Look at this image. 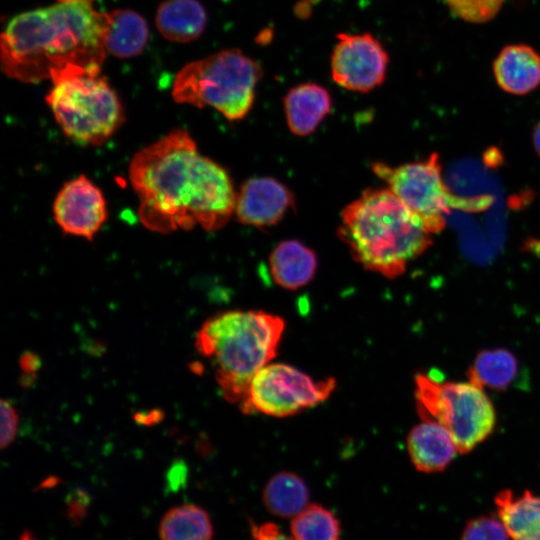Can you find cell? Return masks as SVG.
I'll list each match as a JSON object with an SVG mask.
<instances>
[{
  "instance_id": "cell-27",
  "label": "cell",
  "mask_w": 540,
  "mask_h": 540,
  "mask_svg": "<svg viewBox=\"0 0 540 540\" xmlns=\"http://www.w3.org/2000/svg\"><path fill=\"white\" fill-rule=\"evenodd\" d=\"M90 504L89 496L82 489H75L67 499V515L69 519L77 524L87 515Z\"/></svg>"
},
{
  "instance_id": "cell-12",
  "label": "cell",
  "mask_w": 540,
  "mask_h": 540,
  "mask_svg": "<svg viewBox=\"0 0 540 540\" xmlns=\"http://www.w3.org/2000/svg\"><path fill=\"white\" fill-rule=\"evenodd\" d=\"M292 192L271 177L245 181L236 193L234 215L245 225L258 228L277 224L294 207Z\"/></svg>"
},
{
  "instance_id": "cell-4",
  "label": "cell",
  "mask_w": 540,
  "mask_h": 540,
  "mask_svg": "<svg viewBox=\"0 0 540 540\" xmlns=\"http://www.w3.org/2000/svg\"><path fill=\"white\" fill-rule=\"evenodd\" d=\"M284 329L280 316L260 310L226 311L203 323L195 346L211 361L225 400L242 403L253 377L277 355Z\"/></svg>"
},
{
  "instance_id": "cell-9",
  "label": "cell",
  "mask_w": 540,
  "mask_h": 540,
  "mask_svg": "<svg viewBox=\"0 0 540 540\" xmlns=\"http://www.w3.org/2000/svg\"><path fill=\"white\" fill-rule=\"evenodd\" d=\"M335 387L332 377L314 380L291 365L269 363L253 377L239 407L249 415L292 416L328 399Z\"/></svg>"
},
{
  "instance_id": "cell-24",
  "label": "cell",
  "mask_w": 540,
  "mask_h": 540,
  "mask_svg": "<svg viewBox=\"0 0 540 540\" xmlns=\"http://www.w3.org/2000/svg\"><path fill=\"white\" fill-rule=\"evenodd\" d=\"M450 12L472 24H484L497 16L505 0H445Z\"/></svg>"
},
{
  "instance_id": "cell-6",
  "label": "cell",
  "mask_w": 540,
  "mask_h": 540,
  "mask_svg": "<svg viewBox=\"0 0 540 540\" xmlns=\"http://www.w3.org/2000/svg\"><path fill=\"white\" fill-rule=\"evenodd\" d=\"M263 70L239 49H226L185 65L173 82L177 103L210 106L229 121L250 112Z\"/></svg>"
},
{
  "instance_id": "cell-7",
  "label": "cell",
  "mask_w": 540,
  "mask_h": 540,
  "mask_svg": "<svg viewBox=\"0 0 540 540\" xmlns=\"http://www.w3.org/2000/svg\"><path fill=\"white\" fill-rule=\"evenodd\" d=\"M417 412L435 421L453 437L459 453H467L493 431L496 413L484 389L471 381L443 382L432 374L415 377Z\"/></svg>"
},
{
  "instance_id": "cell-20",
  "label": "cell",
  "mask_w": 540,
  "mask_h": 540,
  "mask_svg": "<svg viewBox=\"0 0 540 540\" xmlns=\"http://www.w3.org/2000/svg\"><path fill=\"white\" fill-rule=\"evenodd\" d=\"M266 509L280 517H295L309 502V489L305 481L289 471L278 472L266 483L263 490Z\"/></svg>"
},
{
  "instance_id": "cell-31",
  "label": "cell",
  "mask_w": 540,
  "mask_h": 540,
  "mask_svg": "<svg viewBox=\"0 0 540 540\" xmlns=\"http://www.w3.org/2000/svg\"><path fill=\"white\" fill-rule=\"evenodd\" d=\"M523 249L528 253L540 258V239L528 238L523 244Z\"/></svg>"
},
{
  "instance_id": "cell-30",
  "label": "cell",
  "mask_w": 540,
  "mask_h": 540,
  "mask_svg": "<svg viewBox=\"0 0 540 540\" xmlns=\"http://www.w3.org/2000/svg\"><path fill=\"white\" fill-rule=\"evenodd\" d=\"M162 417H163V414L160 410H152L148 413L137 414L135 419L139 423L149 425V424L158 423Z\"/></svg>"
},
{
  "instance_id": "cell-29",
  "label": "cell",
  "mask_w": 540,
  "mask_h": 540,
  "mask_svg": "<svg viewBox=\"0 0 540 540\" xmlns=\"http://www.w3.org/2000/svg\"><path fill=\"white\" fill-rule=\"evenodd\" d=\"M20 367L25 374L32 377L40 368V359L32 352H25L20 358Z\"/></svg>"
},
{
  "instance_id": "cell-16",
  "label": "cell",
  "mask_w": 540,
  "mask_h": 540,
  "mask_svg": "<svg viewBox=\"0 0 540 540\" xmlns=\"http://www.w3.org/2000/svg\"><path fill=\"white\" fill-rule=\"evenodd\" d=\"M274 282L288 290L307 285L317 269V257L312 249L297 240L280 242L269 256Z\"/></svg>"
},
{
  "instance_id": "cell-10",
  "label": "cell",
  "mask_w": 540,
  "mask_h": 540,
  "mask_svg": "<svg viewBox=\"0 0 540 540\" xmlns=\"http://www.w3.org/2000/svg\"><path fill=\"white\" fill-rule=\"evenodd\" d=\"M331 54V76L339 86L367 93L380 86L387 74L389 55L371 33L337 34Z\"/></svg>"
},
{
  "instance_id": "cell-21",
  "label": "cell",
  "mask_w": 540,
  "mask_h": 540,
  "mask_svg": "<svg viewBox=\"0 0 540 540\" xmlns=\"http://www.w3.org/2000/svg\"><path fill=\"white\" fill-rule=\"evenodd\" d=\"M520 374V366L513 353L495 348L481 351L468 371L469 381L482 387L504 390L511 386Z\"/></svg>"
},
{
  "instance_id": "cell-33",
  "label": "cell",
  "mask_w": 540,
  "mask_h": 540,
  "mask_svg": "<svg viewBox=\"0 0 540 540\" xmlns=\"http://www.w3.org/2000/svg\"><path fill=\"white\" fill-rule=\"evenodd\" d=\"M18 540H39V539L33 536V534L30 531L26 530L20 535Z\"/></svg>"
},
{
  "instance_id": "cell-18",
  "label": "cell",
  "mask_w": 540,
  "mask_h": 540,
  "mask_svg": "<svg viewBox=\"0 0 540 540\" xmlns=\"http://www.w3.org/2000/svg\"><path fill=\"white\" fill-rule=\"evenodd\" d=\"M207 15L197 0H166L156 13L159 32L174 42H191L197 39L206 26Z\"/></svg>"
},
{
  "instance_id": "cell-15",
  "label": "cell",
  "mask_w": 540,
  "mask_h": 540,
  "mask_svg": "<svg viewBox=\"0 0 540 540\" xmlns=\"http://www.w3.org/2000/svg\"><path fill=\"white\" fill-rule=\"evenodd\" d=\"M284 113L290 131L297 136L313 133L332 107L329 91L312 82L292 87L283 99Z\"/></svg>"
},
{
  "instance_id": "cell-11",
  "label": "cell",
  "mask_w": 540,
  "mask_h": 540,
  "mask_svg": "<svg viewBox=\"0 0 540 540\" xmlns=\"http://www.w3.org/2000/svg\"><path fill=\"white\" fill-rule=\"evenodd\" d=\"M53 213L65 233L92 240L107 219L106 201L90 179L79 175L60 189Z\"/></svg>"
},
{
  "instance_id": "cell-2",
  "label": "cell",
  "mask_w": 540,
  "mask_h": 540,
  "mask_svg": "<svg viewBox=\"0 0 540 540\" xmlns=\"http://www.w3.org/2000/svg\"><path fill=\"white\" fill-rule=\"evenodd\" d=\"M92 2L57 0L13 17L1 36L4 73L38 83L67 66L101 67L106 13Z\"/></svg>"
},
{
  "instance_id": "cell-25",
  "label": "cell",
  "mask_w": 540,
  "mask_h": 540,
  "mask_svg": "<svg viewBox=\"0 0 540 540\" xmlns=\"http://www.w3.org/2000/svg\"><path fill=\"white\" fill-rule=\"evenodd\" d=\"M509 537L501 520L479 516L466 523L461 540H509Z\"/></svg>"
},
{
  "instance_id": "cell-22",
  "label": "cell",
  "mask_w": 540,
  "mask_h": 540,
  "mask_svg": "<svg viewBox=\"0 0 540 540\" xmlns=\"http://www.w3.org/2000/svg\"><path fill=\"white\" fill-rule=\"evenodd\" d=\"M161 540H211L213 527L207 512L194 504L168 510L159 526Z\"/></svg>"
},
{
  "instance_id": "cell-19",
  "label": "cell",
  "mask_w": 540,
  "mask_h": 540,
  "mask_svg": "<svg viewBox=\"0 0 540 540\" xmlns=\"http://www.w3.org/2000/svg\"><path fill=\"white\" fill-rule=\"evenodd\" d=\"M104 45L106 51L120 58L138 55L148 41V26L138 13L117 9L106 13Z\"/></svg>"
},
{
  "instance_id": "cell-17",
  "label": "cell",
  "mask_w": 540,
  "mask_h": 540,
  "mask_svg": "<svg viewBox=\"0 0 540 540\" xmlns=\"http://www.w3.org/2000/svg\"><path fill=\"white\" fill-rule=\"evenodd\" d=\"M498 517L513 540H540V496L503 490L495 497Z\"/></svg>"
},
{
  "instance_id": "cell-13",
  "label": "cell",
  "mask_w": 540,
  "mask_h": 540,
  "mask_svg": "<svg viewBox=\"0 0 540 540\" xmlns=\"http://www.w3.org/2000/svg\"><path fill=\"white\" fill-rule=\"evenodd\" d=\"M497 85L512 95H526L540 85V53L525 43L503 47L493 61Z\"/></svg>"
},
{
  "instance_id": "cell-14",
  "label": "cell",
  "mask_w": 540,
  "mask_h": 540,
  "mask_svg": "<svg viewBox=\"0 0 540 540\" xmlns=\"http://www.w3.org/2000/svg\"><path fill=\"white\" fill-rule=\"evenodd\" d=\"M407 451L415 468L425 473L444 470L459 453L448 430L430 420H422L411 429Z\"/></svg>"
},
{
  "instance_id": "cell-3",
  "label": "cell",
  "mask_w": 540,
  "mask_h": 540,
  "mask_svg": "<svg viewBox=\"0 0 540 540\" xmlns=\"http://www.w3.org/2000/svg\"><path fill=\"white\" fill-rule=\"evenodd\" d=\"M337 235L364 269L389 279L432 244L421 220L387 187L369 188L349 203Z\"/></svg>"
},
{
  "instance_id": "cell-28",
  "label": "cell",
  "mask_w": 540,
  "mask_h": 540,
  "mask_svg": "<svg viewBox=\"0 0 540 540\" xmlns=\"http://www.w3.org/2000/svg\"><path fill=\"white\" fill-rule=\"evenodd\" d=\"M186 468L183 464L174 465L168 472V488L176 491L183 486L186 481Z\"/></svg>"
},
{
  "instance_id": "cell-1",
  "label": "cell",
  "mask_w": 540,
  "mask_h": 540,
  "mask_svg": "<svg viewBox=\"0 0 540 540\" xmlns=\"http://www.w3.org/2000/svg\"><path fill=\"white\" fill-rule=\"evenodd\" d=\"M130 183L138 216L149 230L170 233L222 228L234 214L236 192L227 171L199 153L183 129H174L133 156Z\"/></svg>"
},
{
  "instance_id": "cell-26",
  "label": "cell",
  "mask_w": 540,
  "mask_h": 540,
  "mask_svg": "<svg viewBox=\"0 0 540 540\" xmlns=\"http://www.w3.org/2000/svg\"><path fill=\"white\" fill-rule=\"evenodd\" d=\"M1 436L0 445L2 449L9 446L17 433L18 416L9 401L1 399Z\"/></svg>"
},
{
  "instance_id": "cell-5",
  "label": "cell",
  "mask_w": 540,
  "mask_h": 540,
  "mask_svg": "<svg viewBox=\"0 0 540 540\" xmlns=\"http://www.w3.org/2000/svg\"><path fill=\"white\" fill-rule=\"evenodd\" d=\"M50 80L47 104L64 134L74 142L102 145L124 122L121 102L100 67L67 66Z\"/></svg>"
},
{
  "instance_id": "cell-8",
  "label": "cell",
  "mask_w": 540,
  "mask_h": 540,
  "mask_svg": "<svg viewBox=\"0 0 540 540\" xmlns=\"http://www.w3.org/2000/svg\"><path fill=\"white\" fill-rule=\"evenodd\" d=\"M372 170L421 220L430 234L444 229L445 216L451 210L480 212L489 207L493 200L487 195L471 198L453 194L443 180L437 153L430 154L424 160L398 166L375 162Z\"/></svg>"
},
{
  "instance_id": "cell-23",
  "label": "cell",
  "mask_w": 540,
  "mask_h": 540,
  "mask_svg": "<svg viewBox=\"0 0 540 540\" xmlns=\"http://www.w3.org/2000/svg\"><path fill=\"white\" fill-rule=\"evenodd\" d=\"M295 540H338L340 524L336 516L321 505H308L291 524Z\"/></svg>"
},
{
  "instance_id": "cell-32",
  "label": "cell",
  "mask_w": 540,
  "mask_h": 540,
  "mask_svg": "<svg viewBox=\"0 0 540 540\" xmlns=\"http://www.w3.org/2000/svg\"><path fill=\"white\" fill-rule=\"evenodd\" d=\"M533 143L537 154L540 156V121L536 124L533 132Z\"/></svg>"
}]
</instances>
